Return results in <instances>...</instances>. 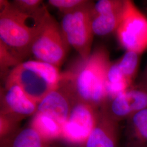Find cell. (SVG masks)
<instances>
[{"instance_id": "6da1fadb", "label": "cell", "mask_w": 147, "mask_h": 147, "mask_svg": "<svg viewBox=\"0 0 147 147\" xmlns=\"http://www.w3.org/2000/svg\"><path fill=\"white\" fill-rule=\"evenodd\" d=\"M110 53L104 46H98L87 59H81L73 72L61 74L76 100L100 109L107 99L106 77L111 64Z\"/></svg>"}, {"instance_id": "7a4b0ae2", "label": "cell", "mask_w": 147, "mask_h": 147, "mask_svg": "<svg viewBox=\"0 0 147 147\" xmlns=\"http://www.w3.org/2000/svg\"><path fill=\"white\" fill-rule=\"evenodd\" d=\"M58 67L38 60H28L11 70L5 82L19 86L37 104L51 91L57 88L61 79Z\"/></svg>"}, {"instance_id": "3957f363", "label": "cell", "mask_w": 147, "mask_h": 147, "mask_svg": "<svg viewBox=\"0 0 147 147\" xmlns=\"http://www.w3.org/2000/svg\"><path fill=\"white\" fill-rule=\"evenodd\" d=\"M0 2V42L22 62V59L31 54L32 44L40 24L31 25L28 21L42 19L37 20L23 13L11 2Z\"/></svg>"}, {"instance_id": "277c9868", "label": "cell", "mask_w": 147, "mask_h": 147, "mask_svg": "<svg viewBox=\"0 0 147 147\" xmlns=\"http://www.w3.org/2000/svg\"><path fill=\"white\" fill-rule=\"evenodd\" d=\"M69 47L61 25L47 10L38 26L32 44L31 54L36 60L59 68L66 57Z\"/></svg>"}, {"instance_id": "5b68a950", "label": "cell", "mask_w": 147, "mask_h": 147, "mask_svg": "<svg viewBox=\"0 0 147 147\" xmlns=\"http://www.w3.org/2000/svg\"><path fill=\"white\" fill-rule=\"evenodd\" d=\"M93 5L94 2L88 1L84 5L63 14L60 24L68 44L82 60L88 58L92 51L94 36L92 26Z\"/></svg>"}, {"instance_id": "8992f818", "label": "cell", "mask_w": 147, "mask_h": 147, "mask_svg": "<svg viewBox=\"0 0 147 147\" xmlns=\"http://www.w3.org/2000/svg\"><path fill=\"white\" fill-rule=\"evenodd\" d=\"M119 45L125 51L140 55L147 50V17L134 2L126 0L124 14L116 30Z\"/></svg>"}, {"instance_id": "52a82bcc", "label": "cell", "mask_w": 147, "mask_h": 147, "mask_svg": "<svg viewBox=\"0 0 147 147\" xmlns=\"http://www.w3.org/2000/svg\"><path fill=\"white\" fill-rule=\"evenodd\" d=\"M147 108V88L137 84L107 100L100 107L111 118L119 123Z\"/></svg>"}, {"instance_id": "ba28073f", "label": "cell", "mask_w": 147, "mask_h": 147, "mask_svg": "<svg viewBox=\"0 0 147 147\" xmlns=\"http://www.w3.org/2000/svg\"><path fill=\"white\" fill-rule=\"evenodd\" d=\"M100 109L76 100L62 126V138L75 144H84L96 123Z\"/></svg>"}, {"instance_id": "9c48e42d", "label": "cell", "mask_w": 147, "mask_h": 147, "mask_svg": "<svg viewBox=\"0 0 147 147\" xmlns=\"http://www.w3.org/2000/svg\"><path fill=\"white\" fill-rule=\"evenodd\" d=\"M126 0H99L92 8V26L94 36L116 32L124 14Z\"/></svg>"}, {"instance_id": "30bf717a", "label": "cell", "mask_w": 147, "mask_h": 147, "mask_svg": "<svg viewBox=\"0 0 147 147\" xmlns=\"http://www.w3.org/2000/svg\"><path fill=\"white\" fill-rule=\"evenodd\" d=\"M75 101L68 86L61 80L58 87L51 91L38 103L37 112L51 117L63 126Z\"/></svg>"}, {"instance_id": "8fae6325", "label": "cell", "mask_w": 147, "mask_h": 147, "mask_svg": "<svg viewBox=\"0 0 147 147\" xmlns=\"http://www.w3.org/2000/svg\"><path fill=\"white\" fill-rule=\"evenodd\" d=\"M38 104L30 99L21 88L13 83L5 82L1 90L0 115L14 116L21 120L33 116Z\"/></svg>"}, {"instance_id": "7c38bea8", "label": "cell", "mask_w": 147, "mask_h": 147, "mask_svg": "<svg viewBox=\"0 0 147 147\" xmlns=\"http://www.w3.org/2000/svg\"><path fill=\"white\" fill-rule=\"evenodd\" d=\"M84 147H119V123L114 121L101 109L96 123Z\"/></svg>"}, {"instance_id": "4fadbf2b", "label": "cell", "mask_w": 147, "mask_h": 147, "mask_svg": "<svg viewBox=\"0 0 147 147\" xmlns=\"http://www.w3.org/2000/svg\"><path fill=\"white\" fill-rule=\"evenodd\" d=\"M42 136L33 127L19 128L11 136L1 141V147H59Z\"/></svg>"}, {"instance_id": "5bb4252c", "label": "cell", "mask_w": 147, "mask_h": 147, "mask_svg": "<svg viewBox=\"0 0 147 147\" xmlns=\"http://www.w3.org/2000/svg\"><path fill=\"white\" fill-rule=\"evenodd\" d=\"M127 147H147V108L126 120Z\"/></svg>"}, {"instance_id": "9a60e30c", "label": "cell", "mask_w": 147, "mask_h": 147, "mask_svg": "<svg viewBox=\"0 0 147 147\" xmlns=\"http://www.w3.org/2000/svg\"><path fill=\"white\" fill-rule=\"evenodd\" d=\"M29 125L49 141H55L62 137V126L46 115L37 112L32 116Z\"/></svg>"}, {"instance_id": "2e32d148", "label": "cell", "mask_w": 147, "mask_h": 147, "mask_svg": "<svg viewBox=\"0 0 147 147\" xmlns=\"http://www.w3.org/2000/svg\"><path fill=\"white\" fill-rule=\"evenodd\" d=\"M141 55L136 53L127 51L116 62L121 73L126 81L133 85L139 68Z\"/></svg>"}, {"instance_id": "e0dca14e", "label": "cell", "mask_w": 147, "mask_h": 147, "mask_svg": "<svg viewBox=\"0 0 147 147\" xmlns=\"http://www.w3.org/2000/svg\"><path fill=\"white\" fill-rule=\"evenodd\" d=\"M11 3L23 13L37 20L42 19L47 10L41 0H16Z\"/></svg>"}, {"instance_id": "ac0fdd59", "label": "cell", "mask_w": 147, "mask_h": 147, "mask_svg": "<svg viewBox=\"0 0 147 147\" xmlns=\"http://www.w3.org/2000/svg\"><path fill=\"white\" fill-rule=\"evenodd\" d=\"M22 121L14 116L0 115V140H4L11 136L19 128Z\"/></svg>"}, {"instance_id": "d6986e66", "label": "cell", "mask_w": 147, "mask_h": 147, "mask_svg": "<svg viewBox=\"0 0 147 147\" xmlns=\"http://www.w3.org/2000/svg\"><path fill=\"white\" fill-rule=\"evenodd\" d=\"M21 62L11 53L9 49L0 42V68L2 75L5 73L10 67H15Z\"/></svg>"}, {"instance_id": "ffe728a7", "label": "cell", "mask_w": 147, "mask_h": 147, "mask_svg": "<svg viewBox=\"0 0 147 147\" xmlns=\"http://www.w3.org/2000/svg\"><path fill=\"white\" fill-rule=\"evenodd\" d=\"M86 0H49L48 3L64 14L86 4Z\"/></svg>"}, {"instance_id": "44dd1931", "label": "cell", "mask_w": 147, "mask_h": 147, "mask_svg": "<svg viewBox=\"0 0 147 147\" xmlns=\"http://www.w3.org/2000/svg\"><path fill=\"white\" fill-rule=\"evenodd\" d=\"M138 84H141L142 86L147 88V64L146 67L145 68L142 73L140 81Z\"/></svg>"}, {"instance_id": "7402d4cb", "label": "cell", "mask_w": 147, "mask_h": 147, "mask_svg": "<svg viewBox=\"0 0 147 147\" xmlns=\"http://www.w3.org/2000/svg\"><path fill=\"white\" fill-rule=\"evenodd\" d=\"M146 4L147 5V1H146Z\"/></svg>"}]
</instances>
